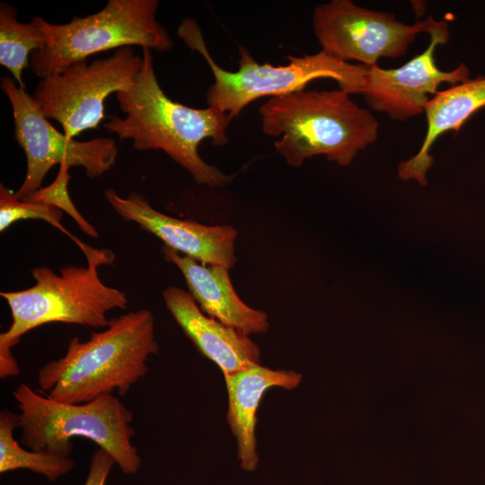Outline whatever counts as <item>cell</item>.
Returning <instances> with one entry per match:
<instances>
[{
  "label": "cell",
  "mask_w": 485,
  "mask_h": 485,
  "mask_svg": "<svg viewBox=\"0 0 485 485\" xmlns=\"http://www.w3.org/2000/svg\"><path fill=\"white\" fill-rule=\"evenodd\" d=\"M158 351L153 313L147 309L129 312L110 320L86 341L73 337L63 357L39 370V390L71 404L115 392L123 396L146 376L147 362Z\"/></svg>",
  "instance_id": "2"
},
{
  "label": "cell",
  "mask_w": 485,
  "mask_h": 485,
  "mask_svg": "<svg viewBox=\"0 0 485 485\" xmlns=\"http://www.w3.org/2000/svg\"><path fill=\"white\" fill-rule=\"evenodd\" d=\"M162 252L167 261L178 267L189 293L207 316L247 335L268 331V314L250 307L237 295L228 269L201 264L165 245Z\"/></svg>",
  "instance_id": "14"
},
{
  "label": "cell",
  "mask_w": 485,
  "mask_h": 485,
  "mask_svg": "<svg viewBox=\"0 0 485 485\" xmlns=\"http://www.w3.org/2000/svg\"><path fill=\"white\" fill-rule=\"evenodd\" d=\"M142 57L130 86L116 93L125 116H110L103 128L120 141L130 140L136 150L163 151L198 185L229 184L233 175L208 164L198 154L206 139L218 146L228 143L229 116L215 107L194 109L171 100L157 81L151 49L142 48Z\"/></svg>",
  "instance_id": "1"
},
{
  "label": "cell",
  "mask_w": 485,
  "mask_h": 485,
  "mask_svg": "<svg viewBox=\"0 0 485 485\" xmlns=\"http://www.w3.org/2000/svg\"><path fill=\"white\" fill-rule=\"evenodd\" d=\"M177 35L190 49L200 53L210 67L214 83L206 93L207 106L226 113L231 119L254 100L292 93L320 78L333 79L347 93L361 94L367 70L364 65L340 61L322 50L303 57L288 56L285 66L260 65L240 46L238 69L227 71L211 57L196 20L183 19Z\"/></svg>",
  "instance_id": "6"
},
{
  "label": "cell",
  "mask_w": 485,
  "mask_h": 485,
  "mask_svg": "<svg viewBox=\"0 0 485 485\" xmlns=\"http://www.w3.org/2000/svg\"><path fill=\"white\" fill-rule=\"evenodd\" d=\"M16 428H19L18 415L3 409L0 412L1 473L26 469L55 481L72 471L75 462L69 456L22 448L13 436Z\"/></svg>",
  "instance_id": "17"
},
{
  "label": "cell",
  "mask_w": 485,
  "mask_h": 485,
  "mask_svg": "<svg viewBox=\"0 0 485 485\" xmlns=\"http://www.w3.org/2000/svg\"><path fill=\"white\" fill-rule=\"evenodd\" d=\"M69 169L68 165L60 164L55 181L48 187L40 188L25 200L48 204L66 212L76 222L81 230L87 235L96 238L99 236L98 231L82 216L70 198L67 189L71 179Z\"/></svg>",
  "instance_id": "20"
},
{
  "label": "cell",
  "mask_w": 485,
  "mask_h": 485,
  "mask_svg": "<svg viewBox=\"0 0 485 485\" xmlns=\"http://www.w3.org/2000/svg\"><path fill=\"white\" fill-rule=\"evenodd\" d=\"M484 107V75L438 91L425 107L427 131L423 143L415 155L400 163L399 177L425 186L427 173L434 163L430 154L434 143L447 131L458 132L466 120Z\"/></svg>",
  "instance_id": "16"
},
{
  "label": "cell",
  "mask_w": 485,
  "mask_h": 485,
  "mask_svg": "<svg viewBox=\"0 0 485 485\" xmlns=\"http://www.w3.org/2000/svg\"><path fill=\"white\" fill-rule=\"evenodd\" d=\"M114 463V460L106 451L98 448L92 455L84 485H105Z\"/></svg>",
  "instance_id": "21"
},
{
  "label": "cell",
  "mask_w": 485,
  "mask_h": 485,
  "mask_svg": "<svg viewBox=\"0 0 485 485\" xmlns=\"http://www.w3.org/2000/svg\"><path fill=\"white\" fill-rule=\"evenodd\" d=\"M63 211L56 207L40 202L22 200L14 192L0 184V232H4L17 221L35 219L48 223L71 238L83 251L87 247L62 225Z\"/></svg>",
  "instance_id": "19"
},
{
  "label": "cell",
  "mask_w": 485,
  "mask_h": 485,
  "mask_svg": "<svg viewBox=\"0 0 485 485\" xmlns=\"http://www.w3.org/2000/svg\"><path fill=\"white\" fill-rule=\"evenodd\" d=\"M167 310L198 350L224 376L260 365V351L249 335L204 313L189 292L168 287L163 292Z\"/></svg>",
  "instance_id": "13"
},
{
  "label": "cell",
  "mask_w": 485,
  "mask_h": 485,
  "mask_svg": "<svg viewBox=\"0 0 485 485\" xmlns=\"http://www.w3.org/2000/svg\"><path fill=\"white\" fill-rule=\"evenodd\" d=\"M158 5L157 0H109L101 11L64 24L34 16L44 41L31 53L30 68L41 79L112 48L139 46L167 51L173 40L156 20Z\"/></svg>",
  "instance_id": "7"
},
{
  "label": "cell",
  "mask_w": 485,
  "mask_h": 485,
  "mask_svg": "<svg viewBox=\"0 0 485 485\" xmlns=\"http://www.w3.org/2000/svg\"><path fill=\"white\" fill-rule=\"evenodd\" d=\"M83 252L86 267L66 265L58 274L47 266L34 267L31 270L34 286L0 293L12 319L8 329L0 334L1 379L19 375L12 349L28 331L51 322L106 328L109 312L127 308V293L105 285L99 276L100 266L113 262V251L88 246Z\"/></svg>",
  "instance_id": "3"
},
{
  "label": "cell",
  "mask_w": 485,
  "mask_h": 485,
  "mask_svg": "<svg viewBox=\"0 0 485 485\" xmlns=\"http://www.w3.org/2000/svg\"><path fill=\"white\" fill-rule=\"evenodd\" d=\"M104 198L125 221L133 222L163 242V245L205 265L228 269L236 262L237 231L231 225H206L193 220L167 216L154 209L140 193L131 191L126 198L109 188Z\"/></svg>",
  "instance_id": "12"
},
{
  "label": "cell",
  "mask_w": 485,
  "mask_h": 485,
  "mask_svg": "<svg viewBox=\"0 0 485 485\" xmlns=\"http://www.w3.org/2000/svg\"><path fill=\"white\" fill-rule=\"evenodd\" d=\"M443 22L428 16L407 24L393 13L367 9L351 0L320 4L312 19L322 51L340 61H357L367 67L377 65L382 57L405 55L419 33L430 34Z\"/></svg>",
  "instance_id": "10"
},
{
  "label": "cell",
  "mask_w": 485,
  "mask_h": 485,
  "mask_svg": "<svg viewBox=\"0 0 485 485\" xmlns=\"http://www.w3.org/2000/svg\"><path fill=\"white\" fill-rule=\"evenodd\" d=\"M17 13L13 5L0 3V64L21 88L26 89L22 71L30 67L31 55L41 47L44 35L34 20L22 23L16 19Z\"/></svg>",
  "instance_id": "18"
},
{
  "label": "cell",
  "mask_w": 485,
  "mask_h": 485,
  "mask_svg": "<svg viewBox=\"0 0 485 485\" xmlns=\"http://www.w3.org/2000/svg\"><path fill=\"white\" fill-rule=\"evenodd\" d=\"M13 396L20 410V441L28 449L69 456L72 438L84 437L106 451L125 474L137 472L141 459L131 441L133 413L113 394L71 404L21 384Z\"/></svg>",
  "instance_id": "5"
},
{
  "label": "cell",
  "mask_w": 485,
  "mask_h": 485,
  "mask_svg": "<svg viewBox=\"0 0 485 485\" xmlns=\"http://www.w3.org/2000/svg\"><path fill=\"white\" fill-rule=\"evenodd\" d=\"M224 377L228 399L226 421L236 439L240 467L255 472L259 463L255 430L260 402L270 388H296L302 375L294 370L255 365Z\"/></svg>",
  "instance_id": "15"
},
{
  "label": "cell",
  "mask_w": 485,
  "mask_h": 485,
  "mask_svg": "<svg viewBox=\"0 0 485 485\" xmlns=\"http://www.w3.org/2000/svg\"><path fill=\"white\" fill-rule=\"evenodd\" d=\"M0 86L11 104L14 137L27 162L24 180L14 192L17 198L25 200L41 188L46 174L56 164L83 167L88 179L99 178L115 165L119 149L112 138H71L51 125L27 89L21 88L13 78L3 76Z\"/></svg>",
  "instance_id": "9"
},
{
  "label": "cell",
  "mask_w": 485,
  "mask_h": 485,
  "mask_svg": "<svg viewBox=\"0 0 485 485\" xmlns=\"http://www.w3.org/2000/svg\"><path fill=\"white\" fill-rule=\"evenodd\" d=\"M142 62V55L130 46L118 48L107 58L80 60L40 79L31 97L45 118L57 121L63 133L74 138L98 128L106 118V99L130 86Z\"/></svg>",
  "instance_id": "8"
},
{
  "label": "cell",
  "mask_w": 485,
  "mask_h": 485,
  "mask_svg": "<svg viewBox=\"0 0 485 485\" xmlns=\"http://www.w3.org/2000/svg\"><path fill=\"white\" fill-rule=\"evenodd\" d=\"M429 36L427 48L403 66L367 67L361 94L373 110L384 113L393 120L404 121L423 113L431 99L429 95H435L442 84L456 85L471 79L464 63L451 71H443L436 64V48L450 39L447 23L444 22Z\"/></svg>",
  "instance_id": "11"
},
{
  "label": "cell",
  "mask_w": 485,
  "mask_h": 485,
  "mask_svg": "<svg viewBox=\"0 0 485 485\" xmlns=\"http://www.w3.org/2000/svg\"><path fill=\"white\" fill-rule=\"evenodd\" d=\"M342 89L300 90L270 97L259 110L263 132L279 137L277 153L294 168L324 155L341 166L375 143L379 122Z\"/></svg>",
  "instance_id": "4"
}]
</instances>
